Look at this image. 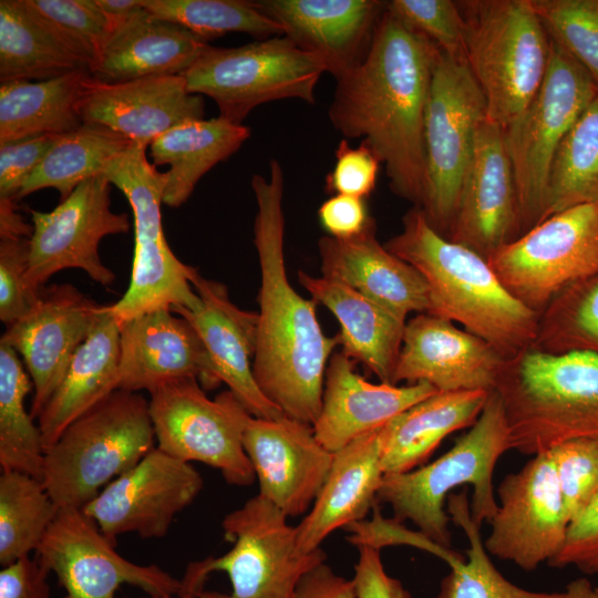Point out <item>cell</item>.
<instances>
[{
	"label": "cell",
	"instance_id": "obj_37",
	"mask_svg": "<svg viewBox=\"0 0 598 598\" xmlns=\"http://www.w3.org/2000/svg\"><path fill=\"white\" fill-rule=\"evenodd\" d=\"M135 143L99 124L83 123L59 135L52 148L17 196V202L44 188H54L60 200L84 181L102 175L106 166Z\"/></svg>",
	"mask_w": 598,
	"mask_h": 598
},
{
	"label": "cell",
	"instance_id": "obj_44",
	"mask_svg": "<svg viewBox=\"0 0 598 598\" xmlns=\"http://www.w3.org/2000/svg\"><path fill=\"white\" fill-rule=\"evenodd\" d=\"M45 28L91 72L113 25L95 0H22Z\"/></svg>",
	"mask_w": 598,
	"mask_h": 598
},
{
	"label": "cell",
	"instance_id": "obj_42",
	"mask_svg": "<svg viewBox=\"0 0 598 598\" xmlns=\"http://www.w3.org/2000/svg\"><path fill=\"white\" fill-rule=\"evenodd\" d=\"M532 348L550 354L598 355V272L565 288L539 313Z\"/></svg>",
	"mask_w": 598,
	"mask_h": 598
},
{
	"label": "cell",
	"instance_id": "obj_38",
	"mask_svg": "<svg viewBox=\"0 0 598 598\" xmlns=\"http://www.w3.org/2000/svg\"><path fill=\"white\" fill-rule=\"evenodd\" d=\"M33 384L19 354L0 342V465L42 481L45 446L24 401Z\"/></svg>",
	"mask_w": 598,
	"mask_h": 598
},
{
	"label": "cell",
	"instance_id": "obj_27",
	"mask_svg": "<svg viewBox=\"0 0 598 598\" xmlns=\"http://www.w3.org/2000/svg\"><path fill=\"white\" fill-rule=\"evenodd\" d=\"M436 392L426 382L371 383L354 371L353 360L342 351L334 352L326 369L321 409L312 424L315 435L334 453Z\"/></svg>",
	"mask_w": 598,
	"mask_h": 598
},
{
	"label": "cell",
	"instance_id": "obj_16",
	"mask_svg": "<svg viewBox=\"0 0 598 598\" xmlns=\"http://www.w3.org/2000/svg\"><path fill=\"white\" fill-rule=\"evenodd\" d=\"M35 557L56 576L65 590L62 598H115L122 585L151 596L182 590V581L159 566L138 565L120 555L81 508H59Z\"/></svg>",
	"mask_w": 598,
	"mask_h": 598
},
{
	"label": "cell",
	"instance_id": "obj_7",
	"mask_svg": "<svg viewBox=\"0 0 598 598\" xmlns=\"http://www.w3.org/2000/svg\"><path fill=\"white\" fill-rule=\"evenodd\" d=\"M150 401L115 390L45 450L42 483L59 507L83 508L155 445Z\"/></svg>",
	"mask_w": 598,
	"mask_h": 598
},
{
	"label": "cell",
	"instance_id": "obj_41",
	"mask_svg": "<svg viewBox=\"0 0 598 598\" xmlns=\"http://www.w3.org/2000/svg\"><path fill=\"white\" fill-rule=\"evenodd\" d=\"M59 507L41 480L17 471L0 475V565L37 551Z\"/></svg>",
	"mask_w": 598,
	"mask_h": 598
},
{
	"label": "cell",
	"instance_id": "obj_51",
	"mask_svg": "<svg viewBox=\"0 0 598 598\" xmlns=\"http://www.w3.org/2000/svg\"><path fill=\"white\" fill-rule=\"evenodd\" d=\"M547 565L554 568L575 567L585 575H598V495L568 525L561 549Z\"/></svg>",
	"mask_w": 598,
	"mask_h": 598
},
{
	"label": "cell",
	"instance_id": "obj_5",
	"mask_svg": "<svg viewBox=\"0 0 598 598\" xmlns=\"http://www.w3.org/2000/svg\"><path fill=\"white\" fill-rule=\"evenodd\" d=\"M511 450L509 429L498 393L489 392L476 422L437 460L399 474H385L377 501L388 503L394 520H411L424 537L453 550L451 522L444 506L452 491L473 487L471 515L478 526L497 511L493 474Z\"/></svg>",
	"mask_w": 598,
	"mask_h": 598
},
{
	"label": "cell",
	"instance_id": "obj_17",
	"mask_svg": "<svg viewBox=\"0 0 598 598\" xmlns=\"http://www.w3.org/2000/svg\"><path fill=\"white\" fill-rule=\"evenodd\" d=\"M497 495L484 540L487 553L527 571L548 564L561 549L569 525L550 452L533 455L507 474Z\"/></svg>",
	"mask_w": 598,
	"mask_h": 598
},
{
	"label": "cell",
	"instance_id": "obj_10",
	"mask_svg": "<svg viewBox=\"0 0 598 598\" xmlns=\"http://www.w3.org/2000/svg\"><path fill=\"white\" fill-rule=\"evenodd\" d=\"M327 72L316 55L283 35L235 48L207 45L183 74L190 93L209 96L219 117L243 124L258 105L286 99L316 103V87Z\"/></svg>",
	"mask_w": 598,
	"mask_h": 598
},
{
	"label": "cell",
	"instance_id": "obj_54",
	"mask_svg": "<svg viewBox=\"0 0 598 598\" xmlns=\"http://www.w3.org/2000/svg\"><path fill=\"white\" fill-rule=\"evenodd\" d=\"M51 573L34 556H27L0 570V598H50Z\"/></svg>",
	"mask_w": 598,
	"mask_h": 598
},
{
	"label": "cell",
	"instance_id": "obj_30",
	"mask_svg": "<svg viewBox=\"0 0 598 598\" xmlns=\"http://www.w3.org/2000/svg\"><path fill=\"white\" fill-rule=\"evenodd\" d=\"M207 45L184 27L144 8L113 29L91 74L105 83L183 75Z\"/></svg>",
	"mask_w": 598,
	"mask_h": 598
},
{
	"label": "cell",
	"instance_id": "obj_3",
	"mask_svg": "<svg viewBox=\"0 0 598 598\" xmlns=\"http://www.w3.org/2000/svg\"><path fill=\"white\" fill-rule=\"evenodd\" d=\"M402 225L384 246L424 278L426 313L462 324L506 359L534 346L539 315L505 288L486 258L437 233L419 206Z\"/></svg>",
	"mask_w": 598,
	"mask_h": 598
},
{
	"label": "cell",
	"instance_id": "obj_48",
	"mask_svg": "<svg viewBox=\"0 0 598 598\" xmlns=\"http://www.w3.org/2000/svg\"><path fill=\"white\" fill-rule=\"evenodd\" d=\"M29 238L0 240V320L8 327L33 306L25 285L29 267Z\"/></svg>",
	"mask_w": 598,
	"mask_h": 598
},
{
	"label": "cell",
	"instance_id": "obj_25",
	"mask_svg": "<svg viewBox=\"0 0 598 598\" xmlns=\"http://www.w3.org/2000/svg\"><path fill=\"white\" fill-rule=\"evenodd\" d=\"M190 283L200 299L193 310L174 308L200 337L221 383L255 417L277 419L282 411L259 389L252 372L258 315L234 305L227 288L193 268Z\"/></svg>",
	"mask_w": 598,
	"mask_h": 598
},
{
	"label": "cell",
	"instance_id": "obj_39",
	"mask_svg": "<svg viewBox=\"0 0 598 598\" xmlns=\"http://www.w3.org/2000/svg\"><path fill=\"white\" fill-rule=\"evenodd\" d=\"M450 519L461 527L467 538L466 558L450 564L435 598H567L563 592H538L524 589L507 580L492 563L480 527L472 519L466 491L452 493L447 498Z\"/></svg>",
	"mask_w": 598,
	"mask_h": 598
},
{
	"label": "cell",
	"instance_id": "obj_22",
	"mask_svg": "<svg viewBox=\"0 0 598 598\" xmlns=\"http://www.w3.org/2000/svg\"><path fill=\"white\" fill-rule=\"evenodd\" d=\"M506 358L453 322L417 313L406 321L392 384L426 382L437 391H493Z\"/></svg>",
	"mask_w": 598,
	"mask_h": 598
},
{
	"label": "cell",
	"instance_id": "obj_46",
	"mask_svg": "<svg viewBox=\"0 0 598 598\" xmlns=\"http://www.w3.org/2000/svg\"><path fill=\"white\" fill-rule=\"evenodd\" d=\"M386 11L432 41L442 52L465 60V22L452 0H391Z\"/></svg>",
	"mask_w": 598,
	"mask_h": 598
},
{
	"label": "cell",
	"instance_id": "obj_9",
	"mask_svg": "<svg viewBox=\"0 0 598 598\" xmlns=\"http://www.w3.org/2000/svg\"><path fill=\"white\" fill-rule=\"evenodd\" d=\"M103 175L126 197L133 212L134 255L130 285L110 311L118 323L159 309H196L200 299L190 283L194 267L169 248L161 206L167 182L146 158V147L134 144L113 159Z\"/></svg>",
	"mask_w": 598,
	"mask_h": 598
},
{
	"label": "cell",
	"instance_id": "obj_40",
	"mask_svg": "<svg viewBox=\"0 0 598 598\" xmlns=\"http://www.w3.org/2000/svg\"><path fill=\"white\" fill-rule=\"evenodd\" d=\"M591 203H598V94L569 130L555 155L544 219Z\"/></svg>",
	"mask_w": 598,
	"mask_h": 598
},
{
	"label": "cell",
	"instance_id": "obj_1",
	"mask_svg": "<svg viewBox=\"0 0 598 598\" xmlns=\"http://www.w3.org/2000/svg\"><path fill=\"white\" fill-rule=\"evenodd\" d=\"M439 48L386 11L361 64L336 80L329 120L361 138L384 165L391 190L420 206L425 187L424 124Z\"/></svg>",
	"mask_w": 598,
	"mask_h": 598
},
{
	"label": "cell",
	"instance_id": "obj_19",
	"mask_svg": "<svg viewBox=\"0 0 598 598\" xmlns=\"http://www.w3.org/2000/svg\"><path fill=\"white\" fill-rule=\"evenodd\" d=\"M101 308L73 285L53 283L42 288L31 309L1 336L0 342L21 355L31 378L33 419L59 386Z\"/></svg>",
	"mask_w": 598,
	"mask_h": 598
},
{
	"label": "cell",
	"instance_id": "obj_43",
	"mask_svg": "<svg viewBox=\"0 0 598 598\" xmlns=\"http://www.w3.org/2000/svg\"><path fill=\"white\" fill-rule=\"evenodd\" d=\"M159 18L175 22L204 41L230 32L264 40L282 35L280 27L258 11L251 0H141Z\"/></svg>",
	"mask_w": 598,
	"mask_h": 598
},
{
	"label": "cell",
	"instance_id": "obj_49",
	"mask_svg": "<svg viewBox=\"0 0 598 598\" xmlns=\"http://www.w3.org/2000/svg\"><path fill=\"white\" fill-rule=\"evenodd\" d=\"M336 163L324 179V189L332 195L367 198L373 192L381 162L363 143L352 147L347 138L337 145Z\"/></svg>",
	"mask_w": 598,
	"mask_h": 598
},
{
	"label": "cell",
	"instance_id": "obj_53",
	"mask_svg": "<svg viewBox=\"0 0 598 598\" xmlns=\"http://www.w3.org/2000/svg\"><path fill=\"white\" fill-rule=\"evenodd\" d=\"M318 218L327 235L338 239L359 235L373 219L364 198L340 194L321 204Z\"/></svg>",
	"mask_w": 598,
	"mask_h": 598
},
{
	"label": "cell",
	"instance_id": "obj_13",
	"mask_svg": "<svg viewBox=\"0 0 598 598\" xmlns=\"http://www.w3.org/2000/svg\"><path fill=\"white\" fill-rule=\"evenodd\" d=\"M150 395L156 447L219 470L231 485L252 484L256 475L243 443L252 415L228 389L209 399L196 379L185 378L165 382Z\"/></svg>",
	"mask_w": 598,
	"mask_h": 598
},
{
	"label": "cell",
	"instance_id": "obj_8",
	"mask_svg": "<svg viewBox=\"0 0 598 598\" xmlns=\"http://www.w3.org/2000/svg\"><path fill=\"white\" fill-rule=\"evenodd\" d=\"M465 61L486 102L487 120L507 127L539 90L550 39L529 0L458 2Z\"/></svg>",
	"mask_w": 598,
	"mask_h": 598
},
{
	"label": "cell",
	"instance_id": "obj_52",
	"mask_svg": "<svg viewBox=\"0 0 598 598\" xmlns=\"http://www.w3.org/2000/svg\"><path fill=\"white\" fill-rule=\"evenodd\" d=\"M359 558L351 579L355 598H412L402 582L384 569L380 549L359 545Z\"/></svg>",
	"mask_w": 598,
	"mask_h": 598
},
{
	"label": "cell",
	"instance_id": "obj_36",
	"mask_svg": "<svg viewBox=\"0 0 598 598\" xmlns=\"http://www.w3.org/2000/svg\"><path fill=\"white\" fill-rule=\"evenodd\" d=\"M80 69L86 68L22 0L0 1V83L45 81Z\"/></svg>",
	"mask_w": 598,
	"mask_h": 598
},
{
	"label": "cell",
	"instance_id": "obj_55",
	"mask_svg": "<svg viewBox=\"0 0 598 598\" xmlns=\"http://www.w3.org/2000/svg\"><path fill=\"white\" fill-rule=\"evenodd\" d=\"M296 598H355L352 580L336 574L324 561L307 573Z\"/></svg>",
	"mask_w": 598,
	"mask_h": 598
},
{
	"label": "cell",
	"instance_id": "obj_11",
	"mask_svg": "<svg viewBox=\"0 0 598 598\" xmlns=\"http://www.w3.org/2000/svg\"><path fill=\"white\" fill-rule=\"evenodd\" d=\"M597 94L598 85L589 73L550 40L548 69L539 90L522 114L504 128L522 235L544 219L555 155Z\"/></svg>",
	"mask_w": 598,
	"mask_h": 598
},
{
	"label": "cell",
	"instance_id": "obj_57",
	"mask_svg": "<svg viewBox=\"0 0 598 598\" xmlns=\"http://www.w3.org/2000/svg\"><path fill=\"white\" fill-rule=\"evenodd\" d=\"M113 29L144 9L141 0H95Z\"/></svg>",
	"mask_w": 598,
	"mask_h": 598
},
{
	"label": "cell",
	"instance_id": "obj_14",
	"mask_svg": "<svg viewBox=\"0 0 598 598\" xmlns=\"http://www.w3.org/2000/svg\"><path fill=\"white\" fill-rule=\"evenodd\" d=\"M488 262L505 288L539 315L565 288L598 272V203L548 216Z\"/></svg>",
	"mask_w": 598,
	"mask_h": 598
},
{
	"label": "cell",
	"instance_id": "obj_50",
	"mask_svg": "<svg viewBox=\"0 0 598 598\" xmlns=\"http://www.w3.org/2000/svg\"><path fill=\"white\" fill-rule=\"evenodd\" d=\"M58 137L41 135L0 145V199L17 202L19 192Z\"/></svg>",
	"mask_w": 598,
	"mask_h": 598
},
{
	"label": "cell",
	"instance_id": "obj_33",
	"mask_svg": "<svg viewBox=\"0 0 598 598\" xmlns=\"http://www.w3.org/2000/svg\"><path fill=\"white\" fill-rule=\"evenodd\" d=\"M489 392L437 391L392 419L379 430L384 475L416 468L447 435L471 427L483 411Z\"/></svg>",
	"mask_w": 598,
	"mask_h": 598
},
{
	"label": "cell",
	"instance_id": "obj_4",
	"mask_svg": "<svg viewBox=\"0 0 598 598\" xmlns=\"http://www.w3.org/2000/svg\"><path fill=\"white\" fill-rule=\"evenodd\" d=\"M503 403L511 450L525 455L570 440L598 443V355L528 348L507 359L494 389Z\"/></svg>",
	"mask_w": 598,
	"mask_h": 598
},
{
	"label": "cell",
	"instance_id": "obj_24",
	"mask_svg": "<svg viewBox=\"0 0 598 598\" xmlns=\"http://www.w3.org/2000/svg\"><path fill=\"white\" fill-rule=\"evenodd\" d=\"M117 390L148 393L178 379H196L204 390L221 382L196 330L171 309H159L118 323Z\"/></svg>",
	"mask_w": 598,
	"mask_h": 598
},
{
	"label": "cell",
	"instance_id": "obj_31",
	"mask_svg": "<svg viewBox=\"0 0 598 598\" xmlns=\"http://www.w3.org/2000/svg\"><path fill=\"white\" fill-rule=\"evenodd\" d=\"M298 280L313 300L337 318L342 352L361 362L380 382L392 384L406 321L340 282L302 270Z\"/></svg>",
	"mask_w": 598,
	"mask_h": 598
},
{
	"label": "cell",
	"instance_id": "obj_20",
	"mask_svg": "<svg viewBox=\"0 0 598 598\" xmlns=\"http://www.w3.org/2000/svg\"><path fill=\"white\" fill-rule=\"evenodd\" d=\"M520 235L518 195L504 128L486 120L475 138L447 238L488 260Z\"/></svg>",
	"mask_w": 598,
	"mask_h": 598
},
{
	"label": "cell",
	"instance_id": "obj_58",
	"mask_svg": "<svg viewBox=\"0 0 598 598\" xmlns=\"http://www.w3.org/2000/svg\"><path fill=\"white\" fill-rule=\"evenodd\" d=\"M567 598H598V587L587 577H579L567 584Z\"/></svg>",
	"mask_w": 598,
	"mask_h": 598
},
{
	"label": "cell",
	"instance_id": "obj_18",
	"mask_svg": "<svg viewBox=\"0 0 598 598\" xmlns=\"http://www.w3.org/2000/svg\"><path fill=\"white\" fill-rule=\"evenodd\" d=\"M203 485L202 475L190 463L155 446L82 509L114 543L124 534L162 538L175 517L195 501Z\"/></svg>",
	"mask_w": 598,
	"mask_h": 598
},
{
	"label": "cell",
	"instance_id": "obj_34",
	"mask_svg": "<svg viewBox=\"0 0 598 598\" xmlns=\"http://www.w3.org/2000/svg\"><path fill=\"white\" fill-rule=\"evenodd\" d=\"M250 136V128L219 116L181 123L150 145L153 164L169 165L163 204L177 208L192 195L199 179L227 159Z\"/></svg>",
	"mask_w": 598,
	"mask_h": 598
},
{
	"label": "cell",
	"instance_id": "obj_29",
	"mask_svg": "<svg viewBox=\"0 0 598 598\" xmlns=\"http://www.w3.org/2000/svg\"><path fill=\"white\" fill-rule=\"evenodd\" d=\"M379 430L357 437L333 453L330 471L311 509L296 526L300 554L318 550L332 532L363 520L377 504L384 477Z\"/></svg>",
	"mask_w": 598,
	"mask_h": 598
},
{
	"label": "cell",
	"instance_id": "obj_23",
	"mask_svg": "<svg viewBox=\"0 0 598 598\" xmlns=\"http://www.w3.org/2000/svg\"><path fill=\"white\" fill-rule=\"evenodd\" d=\"M282 35L318 56L336 80L367 58L385 12L380 0H251Z\"/></svg>",
	"mask_w": 598,
	"mask_h": 598
},
{
	"label": "cell",
	"instance_id": "obj_15",
	"mask_svg": "<svg viewBox=\"0 0 598 598\" xmlns=\"http://www.w3.org/2000/svg\"><path fill=\"white\" fill-rule=\"evenodd\" d=\"M110 185L105 175H97L51 212L29 210L32 234L25 285L32 298L53 275L69 268L85 271L104 287L113 285L115 275L102 262L99 245L106 236L127 233L131 224L127 214L112 212Z\"/></svg>",
	"mask_w": 598,
	"mask_h": 598
},
{
	"label": "cell",
	"instance_id": "obj_12",
	"mask_svg": "<svg viewBox=\"0 0 598 598\" xmlns=\"http://www.w3.org/2000/svg\"><path fill=\"white\" fill-rule=\"evenodd\" d=\"M486 120L485 97L466 61L439 49L425 113V187L419 207L446 238L477 132Z\"/></svg>",
	"mask_w": 598,
	"mask_h": 598
},
{
	"label": "cell",
	"instance_id": "obj_59",
	"mask_svg": "<svg viewBox=\"0 0 598 598\" xmlns=\"http://www.w3.org/2000/svg\"><path fill=\"white\" fill-rule=\"evenodd\" d=\"M124 598H131V597H124ZM138 598H194L190 594L187 592H179L177 595H164V596H151L146 595Z\"/></svg>",
	"mask_w": 598,
	"mask_h": 598
},
{
	"label": "cell",
	"instance_id": "obj_6",
	"mask_svg": "<svg viewBox=\"0 0 598 598\" xmlns=\"http://www.w3.org/2000/svg\"><path fill=\"white\" fill-rule=\"evenodd\" d=\"M287 518L259 494L227 514L221 525L231 549L190 563L181 591L195 598H296L299 582L326 561V553L300 554Z\"/></svg>",
	"mask_w": 598,
	"mask_h": 598
},
{
	"label": "cell",
	"instance_id": "obj_32",
	"mask_svg": "<svg viewBox=\"0 0 598 598\" xmlns=\"http://www.w3.org/2000/svg\"><path fill=\"white\" fill-rule=\"evenodd\" d=\"M118 365L120 326L109 306H102L93 329L38 417L45 450L74 420L117 390Z\"/></svg>",
	"mask_w": 598,
	"mask_h": 598
},
{
	"label": "cell",
	"instance_id": "obj_45",
	"mask_svg": "<svg viewBox=\"0 0 598 598\" xmlns=\"http://www.w3.org/2000/svg\"><path fill=\"white\" fill-rule=\"evenodd\" d=\"M549 39L598 85V0H529Z\"/></svg>",
	"mask_w": 598,
	"mask_h": 598
},
{
	"label": "cell",
	"instance_id": "obj_21",
	"mask_svg": "<svg viewBox=\"0 0 598 598\" xmlns=\"http://www.w3.org/2000/svg\"><path fill=\"white\" fill-rule=\"evenodd\" d=\"M243 443L259 483L258 494L287 517L303 514L313 504L333 460L312 425L287 415L252 416Z\"/></svg>",
	"mask_w": 598,
	"mask_h": 598
},
{
	"label": "cell",
	"instance_id": "obj_26",
	"mask_svg": "<svg viewBox=\"0 0 598 598\" xmlns=\"http://www.w3.org/2000/svg\"><path fill=\"white\" fill-rule=\"evenodd\" d=\"M204 114L202 95L188 91L183 75L116 83L91 76L81 104L83 123L106 126L146 148L169 128Z\"/></svg>",
	"mask_w": 598,
	"mask_h": 598
},
{
	"label": "cell",
	"instance_id": "obj_2",
	"mask_svg": "<svg viewBox=\"0 0 598 598\" xmlns=\"http://www.w3.org/2000/svg\"><path fill=\"white\" fill-rule=\"evenodd\" d=\"M269 178L252 175L257 203L254 244L260 269L255 380L285 415L313 424L322 402L324 374L338 336L327 337L318 321L317 301L300 296L285 266L283 172L277 159Z\"/></svg>",
	"mask_w": 598,
	"mask_h": 598
},
{
	"label": "cell",
	"instance_id": "obj_56",
	"mask_svg": "<svg viewBox=\"0 0 598 598\" xmlns=\"http://www.w3.org/2000/svg\"><path fill=\"white\" fill-rule=\"evenodd\" d=\"M17 202L0 199V239L30 238L32 225L18 213Z\"/></svg>",
	"mask_w": 598,
	"mask_h": 598
},
{
	"label": "cell",
	"instance_id": "obj_35",
	"mask_svg": "<svg viewBox=\"0 0 598 598\" xmlns=\"http://www.w3.org/2000/svg\"><path fill=\"white\" fill-rule=\"evenodd\" d=\"M91 76L87 69H80L45 81L1 83L0 145L80 127L81 104Z\"/></svg>",
	"mask_w": 598,
	"mask_h": 598
},
{
	"label": "cell",
	"instance_id": "obj_28",
	"mask_svg": "<svg viewBox=\"0 0 598 598\" xmlns=\"http://www.w3.org/2000/svg\"><path fill=\"white\" fill-rule=\"evenodd\" d=\"M372 219L359 235L318 240L322 277L340 282L406 321L410 313L429 311V288L422 275L375 237Z\"/></svg>",
	"mask_w": 598,
	"mask_h": 598
},
{
	"label": "cell",
	"instance_id": "obj_47",
	"mask_svg": "<svg viewBox=\"0 0 598 598\" xmlns=\"http://www.w3.org/2000/svg\"><path fill=\"white\" fill-rule=\"evenodd\" d=\"M569 524L598 495V443L570 440L549 450Z\"/></svg>",
	"mask_w": 598,
	"mask_h": 598
}]
</instances>
